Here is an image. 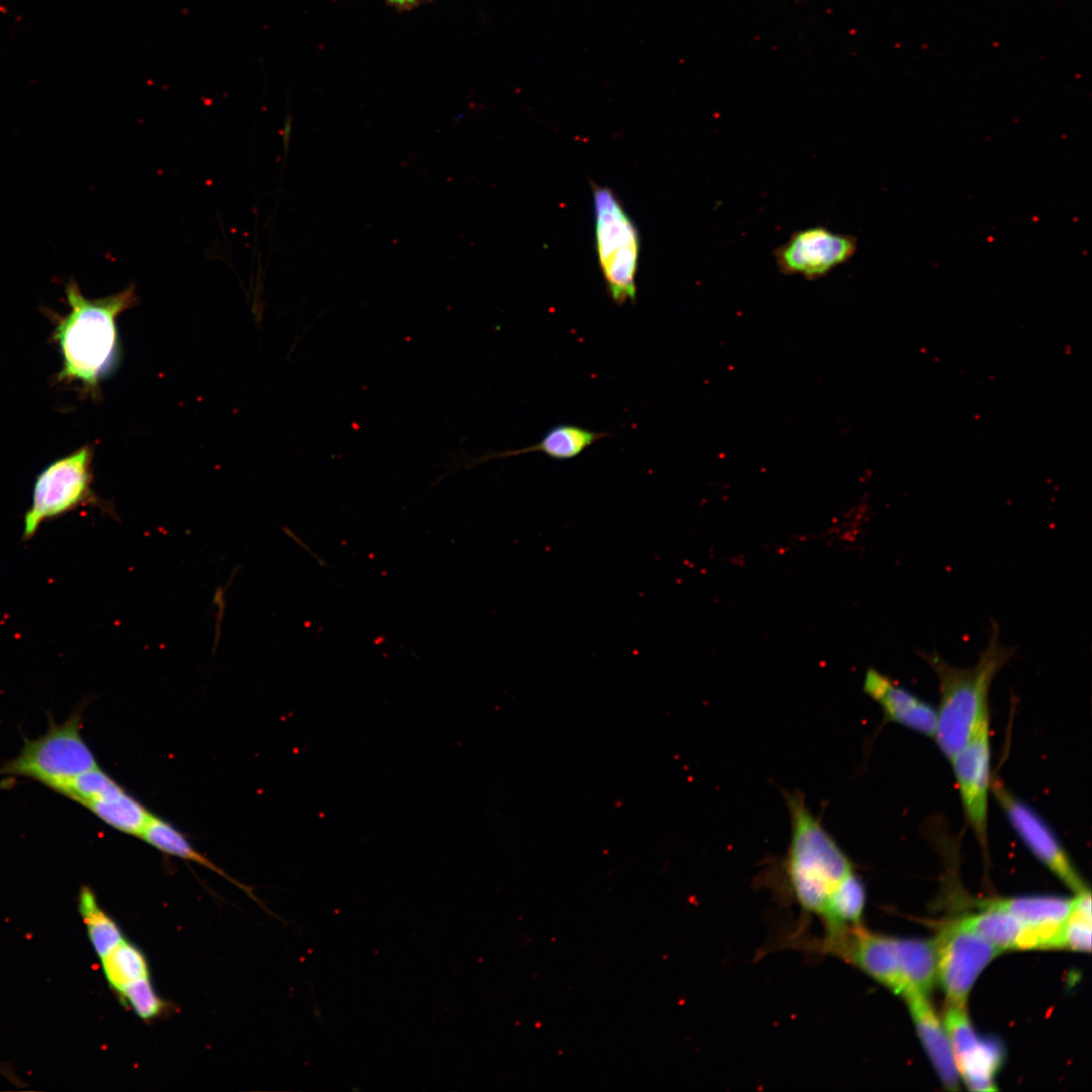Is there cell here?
<instances>
[{
    "instance_id": "cell-25",
    "label": "cell",
    "mask_w": 1092,
    "mask_h": 1092,
    "mask_svg": "<svg viewBox=\"0 0 1092 1092\" xmlns=\"http://www.w3.org/2000/svg\"><path fill=\"white\" fill-rule=\"evenodd\" d=\"M1064 922L1023 924L1014 947L1025 949L1064 947Z\"/></svg>"
},
{
    "instance_id": "cell-4",
    "label": "cell",
    "mask_w": 1092,
    "mask_h": 1092,
    "mask_svg": "<svg viewBox=\"0 0 1092 1092\" xmlns=\"http://www.w3.org/2000/svg\"><path fill=\"white\" fill-rule=\"evenodd\" d=\"M98 765L77 711L62 723L50 719L44 734L25 738L19 753L0 766V776L31 779L58 793L68 781Z\"/></svg>"
},
{
    "instance_id": "cell-15",
    "label": "cell",
    "mask_w": 1092,
    "mask_h": 1092,
    "mask_svg": "<svg viewBox=\"0 0 1092 1092\" xmlns=\"http://www.w3.org/2000/svg\"><path fill=\"white\" fill-rule=\"evenodd\" d=\"M905 994L914 991L927 994L937 978L936 944L921 939L895 938Z\"/></svg>"
},
{
    "instance_id": "cell-11",
    "label": "cell",
    "mask_w": 1092,
    "mask_h": 1092,
    "mask_svg": "<svg viewBox=\"0 0 1092 1092\" xmlns=\"http://www.w3.org/2000/svg\"><path fill=\"white\" fill-rule=\"evenodd\" d=\"M863 692L882 709L884 720L933 737L936 710L875 667L867 670Z\"/></svg>"
},
{
    "instance_id": "cell-3",
    "label": "cell",
    "mask_w": 1092,
    "mask_h": 1092,
    "mask_svg": "<svg viewBox=\"0 0 1092 1092\" xmlns=\"http://www.w3.org/2000/svg\"><path fill=\"white\" fill-rule=\"evenodd\" d=\"M785 799L791 839L779 869L798 904L821 918L833 891L854 867L810 810L802 792H786Z\"/></svg>"
},
{
    "instance_id": "cell-1",
    "label": "cell",
    "mask_w": 1092,
    "mask_h": 1092,
    "mask_svg": "<svg viewBox=\"0 0 1092 1092\" xmlns=\"http://www.w3.org/2000/svg\"><path fill=\"white\" fill-rule=\"evenodd\" d=\"M65 293L69 311L65 315L52 314L53 339L63 359L57 380L79 382L84 390L96 395L100 381L118 362L116 318L136 305L134 286L128 285L115 294L91 299L71 279L65 286Z\"/></svg>"
},
{
    "instance_id": "cell-22",
    "label": "cell",
    "mask_w": 1092,
    "mask_h": 1092,
    "mask_svg": "<svg viewBox=\"0 0 1092 1092\" xmlns=\"http://www.w3.org/2000/svg\"><path fill=\"white\" fill-rule=\"evenodd\" d=\"M959 923L980 935L1001 951L1012 948L1023 923L1012 914L998 909L987 908L981 914L969 916Z\"/></svg>"
},
{
    "instance_id": "cell-14",
    "label": "cell",
    "mask_w": 1092,
    "mask_h": 1092,
    "mask_svg": "<svg viewBox=\"0 0 1092 1092\" xmlns=\"http://www.w3.org/2000/svg\"><path fill=\"white\" fill-rule=\"evenodd\" d=\"M607 436L609 434L605 432H596L572 424H560L550 428L535 445L519 450L499 452L490 457H509L540 452L552 459L569 460L577 457L586 448Z\"/></svg>"
},
{
    "instance_id": "cell-18",
    "label": "cell",
    "mask_w": 1092,
    "mask_h": 1092,
    "mask_svg": "<svg viewBox=\"0 0 1092 1092\" xmlns=\"http://www.w3.org/2000/svg\"><path fill=\"white\" fill-rule=\"evenodd\" d=\"M88 809L113 829L140 837L153 814L122 787L90 804Z\"/></svg>"
},
{
    "instance_id": "cell-8",
    "label": "cell",
    "mask_w": 1092,
    "mask_h": 1092,
    "mask_svg": "<svg viewBox=\"0 0 1092 1092\" xmlns=\"http://www.w3.org/2000/svg\"><path fill=\"white\" fill-rule=\"evenodd\" d=\"M991 792L1010 825L1033 855L1073 891L1079 893L1086 890L1064 846L1041 816L999 780L992 778Z\"/></svg>"
},
{
    "instance_id": "cell-23",
    "label": "cell",
    "mask_w": 1092,
    "mask_h": 1092,
    "mask_svg": "<svg viewBox=\"0 0 1092 1092\" xmlns=\"http://www.w3.org/2000/svg\"><path fill=\"white\" fill-rule=\"evenodd\" d=\"M120 788L121 786L98 765L68 781L58 794L87 808Z\"/></svg>"
},
{
    "instance_id": "cell-24",
    "label": "cell",
    "mask_w": 1092,
    "mask_h": 1092,
    "mask_svg": "<svg viewBox=\"0 0 1092 1092\" xmlns=\"http://www.w3.org/2000/svg\"><path fill=\"white\" fill-rule=\"evenodd\" d=\"M116 995L123 1005L146 1021L161 1016L166 1009V1002L157 993L150 977L126 985Z\"/></svg>"
},
{
    "instance_id": "cell-9",
    "label": "cell",
    "mask_w": 1092,
    "mask_h": 1092,
    "mask_svg": "<svg viewBox=\"0 0 1092 1092\" xmlns=\"http://www.w3.org/2000/svg\"><path fill=\"white\" fill-rule=\"evenodd\" d=\"M935 944L937 978L948 1004L965 1006L978 976L1001 950L959 921L946 927Z\"/></svg>"
},
{
    "instance_id": "cell-7",
    "label": "cell",
    "mask_w": 1092,
    "mask_h": 1092,
    "mask_svg": "<svg viewBox=\"0 0 1092 1092\" xmlns=\"http://www.w3.org/2000/svg\"><path fill=\"white\" fill-rule=\"evenodd\" d=\"M856 249L857 239L853 235L815 225L794 232L774 251V257L783 274L812 280L846 264Z\"/></svg>"
},
{
    "instance_id": "cell-21",
    "label": "cell",
    "mask_w": 1092,
    "mask_h": 1092,
    "mask_svg": "<svg viewBox=\"0 0 1092 1092\" xmlns=\"http://www.w3.org/2000/svg\"><path fill=\"white\" fill-rule=\"evenodd\" d=\"M99 960L104 978L115 994L126 985L150 977L145 953L126 938Z\"/></svg>"
},
{
    "instance_id": "cell-27",
    "label": "cell",
    "mask_w": 1092,
    "mask_h": 1092,
    "mask_svg": "<svg viewBox=\"0 0 1092 1092\" xmlns=\"http://www.w3.org/2000/svg\"><path fill=\"white\" fill-rule=\"evenodd\" d=\"M418 1L419 0H390V2L394 3L395 5H397L399 7L411 6V5H413L414 3L418 2Z\"/></svg>"
},
{
    "instance_id": "cell-5",
    "label": "cell",
    "mask_w": 1092,
    "mask_h": 1092,
    "mask_svg": "<svg viewBox=\"0 0 1092 1092\" xmlns=\"http://www.w3.org/2000/svg\"><path fill=\"white\" fill-rule=\"evenodd\" d=\"M595 237L607 291L618 305L636 300L640 239L636 225L609 187H594Z\"/></svg>"
},
{
    "instance_id": "cell-20",
    "label": "cell",
    "mask_w": 1092,
    "mask_h": 1092,
    "mask_svg": "<svg viewBox=\"0 0 1092 1092\" xmlns=\"http://www.w3.org/2000/svg\"><path fill=\"white\" fill-rule=\"evenodd\" d=\"M987 908L1006 911L1023 924L1041 922H1063L1069 916L1073 900L1059 897H1018L994 900L986 903Z\"/></svg>"
},
{
    "instance_id": "cell-2",
    "label": "cell",
    "mask_w": 1092,
    "mask_h": 1092,
    "mask_svg": "<svg viewBox=\"0 0 1092 1092\" xmlns=\"http://www.w3.org/2000/svg\"><path fill=\"white\" fill-rule=\"evenodd\" d=\"M1016 649L1000 639L996 622L978 660L970 667H958L937 651L922 652L938 680L939 702L936 709L934 739L949 760L989 720L988 697L999 671L1014 657Z\"/></svg>"
},
{
    "instance_id": "cell-13",
    "label": "cell",
    "mask_w": 1092,
    "mask_h": 1092,
    "mask_svg": "<svg viewBox=\"0 0 1092 1092\" xmlns=\"http://www.w3.org/2000/svg\"><path fill=\"white\" fill-rule=\"evenodd\" d=\"M958 1073L973 1091H994V1076L1002 1066L1004 1050L994 1038L977 1036L953 1053Z\"/></svg>"
},
{
    "instance_id": "cell-10",
    "label": "cell",
    "mask_w": 1092,
    "mask_h": 1092,
    "mask_svg": "<svg viewBox=\"0 0 1092 1092\" xmlns=\"http://www.w3.org/2000/svg\"><path fill=\"white\" fill-rule=\"evenodd\" d=\"M965 818L984 853L988 848V798L991 790L989 720L949 759Z\"/></svg>"
},
{
    "instance_id": "cell-12",
    "label": "cell",
    "mask_w": 1092,
    "mask_h": 1092,
    "mask_svg": "<svg viewBox=\"0 0 1092 1092\" xmlns=\"http://www.w3.org/2000/svg\"><path fill=\"white\" fill-rule=\"evenodd\" d=\"M904 997L917 1032L942 1084L949 1090H957L959 1073L949 1039L926 995L911 991Z\"/></svg>"
},
{
    "instance_id": "cell-17",
    "label": "cell",
    "mask_w": 1092,
    "mask_h": 1092,
    "mask_svg": "<svg viewBox=\"0 0 1092 1092\" xmlns=\"http://www.w3.org/2000/svg\"><path fill=\"white\" fill-rule=\"evenodd\" d=\"M140 838L165 854L186 859L211 870L215 874L228 879L231 883L235 884L255 899L250 888L237 882L211 860L201 854L192 846L184 833L170 822L153 815L141 833Z\"/></svg>"
},
{
    "instance_id": "cell-26",
    "label": "cell",
    "mask_w": 1092,
    "mask_h": 1092,
    "mask_svg": "<svg viewBox=\"0 0 1092 1092\" xmlns=\"http://www.w3.org/2000/svg\"><path fill=\"white\" fill-rule=\"evenodd\" d=\"M1091 919L1070 912L1064 922V946L1080 951L1091 948Z\"/></svg>"
},
{
    "instance_id": "cell-19",
    "label": "cell",
    "mask_w": 1092,
    "mask_h": 1092,
    "mask_svg": "<svg viewBox=\"0 0 1092 1092\" xmlns=\"http://www.w3.org/2000/svg\"><path fill=\"white\" fill-rule=\"evenodd\" d=\"M78 910L86 927L89 942L99 959L110 952L125 938L116 921L100 906L91 888L84 886L80 890Z\"/></svg>"
},
{
    "instance_id": "cell-6",
    "label": "cell",
    "mask_w": 1092,
    "mask_h": 1092,
    "mask_svg": "<svg viewBox=\"0 0 1092 1092\" xmlns=\"http://www.w3.org/2000/svg\"><path fill=\"white\" fill-rule=\"evenodd\" d=\"M92 456V448L86 445L53 461L39 472L30 507L23 516V542L32 539L43 523L81 507L97 506L108 511L91 487Z\"/></svg>"
},
{
    "instance_id": "cell-16",
    "label": "cell",
    "mask_w": 1092,
    "mask_h": 1092,
    "mask_svg": "<svg viewBox=\"0 0 1092 1092\" xmlns=\"http://www.w3.org/2000/svg\"><path fill=\"white\" fill-rule=\"evenodd\" d=\"M864 904V885L852 871L833 891L820 918L825 926V935H836L849 927L861 926Z\"/></svg>"
}]
</instances>
